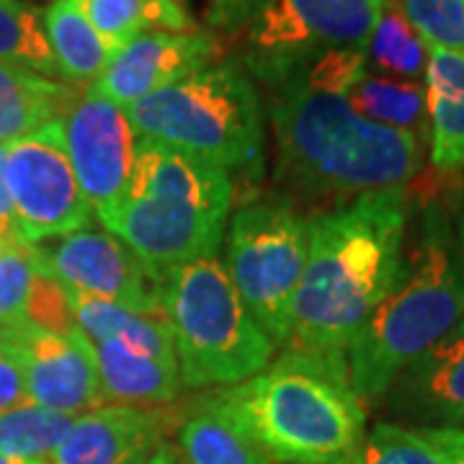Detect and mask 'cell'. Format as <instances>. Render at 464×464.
<instances>
[{
  "label": "cell",
  "mask_w": 464,
  "mask_h": 464,
  "mask_svg": "<svg viewBox=\"0 0 464 464\" xmlns=\"http://www.w3.org/2000/svg\"><path fill=\"white\" fill-rule=\"evenodd\" d=\"M72 423V415L54 413L34 402L18 405L0 415V454L44 462L63 444Z\"/></svg>",
  "instance_id": "cell-27"
},
{
  "label": "cell",
  "mask_w": 464,
  "mask_h": 464,
  "mask_svg": "<svg viewBox=\"0 0 464 464\" xmlns=\"http://www.w3.org/2000/svg\"><path fill=\"white\" fill-rule=\"evenodd\" d=\"M307 258V215L282 194L246 201L230 219L225 271L274 346H284Z\"/></svg>",
  "instance_id": "cell-8"
},
{
  "label": "cell",
  "mask_w": 464,
  "mask_h": 464,
  "mask_svg": "<svg viewBox=\"0 0 464 464\" xmlns=\"http://www.w3.org/2000/svg\"><path fill=\"white\" fill-rule=\"evenodd\" d=\"M36 264H39V258H36ZM24 320L36 331L54 333V335H78L81 333L75 325V317H72L67 289L54 276H50L42 266H36Z\"/></svg>",
  "instance_id": "cell-31"
},
{
  "label": "cell",
  "mask_w": 464,
  "mask_h": 464,
  "mask_svg": "<svg viewBox=\"0 0 464 464\" xmlns=\"http://www.w3.org/2000/svg\"><path fill=\"white\" fill-rule=\"evenodd\" d=\"M346 101L356 114L374 124L411 132L420 140L429 134L426 91L420 83L366 72L359 83L348 88Z\"/></svg>",
  "instance_id": "cell-24"
},
{
  "label": "cell",
  "mask_w": 464,
  "mask_h": 464,
  "mask_svg": "<svg viewBox=\"0 0 464 464\" xmlns=\"http://www.w3.org/2000/svg\"><path fill=\"white\" fill-rule=\"evenodd\" d=\"M0 246H26L21 237L16 209L5 179V145H0Z\"/></svg>",
  "instance_id": "cell-33"
},
{
  "label": "cell",
  "mask_w": 464,
  "mask_h": 464,
  "mask_svg": "<svg viewBox=\"0 0 464 464\" xmlns=\"http://www.w3.org/2000/svg\"><path fill=\"white\" fill-rule=\"evenodd\" d=\"M44 29L63 83L78 88L96 83L114 57V50L85 18L78 0H54L44 11Z\"/></svg>",
  "instance_id": "cell-21"
},
{
  "label": "cell",
  "mask_w": 464,
  "mask_h": 464,
  "mask_svg": "<svg viewBox=\"0 0 464 464\" xmlns=\"http://www.w3.org/2000/svg\"><path fill=\"white\" fill-rule=\"evenodd\" d=\"M181 387H235L271 364L274 343L250 315L222 258L181 266L163 286Z\"/></svg>",
  "instance_id": "cell-6"
},
{
  "label": "cell",
  "mask_w": 464,
  "mask_h": 464,
  "mask_svg": "<svg viewBox=\"0 0 464 464\" xmlns=\"http://www.w3.org/2000/svg\"><path fill=\"white\" fill-rule=\"evenodd\" d=\"M29 402L26 377L18 359L16 346L0 331V415Z\"/></svg>",
  "instance_id": "cell-32"
},
{
  "label": "cell",
  "mask_w": 464,
  "mask_h": 464,
  "mask_svg": "<svg viewBox=\"0 0 464 464\" xmlns=\"http://www.w3.org/2000/svg\"><path fill=\"white\" fill-rule=\"evenodd\" d=\"M405 227L408 188L366 194L346 207L307 215V258L286 351L346 356L351 338L398 279Z\"/></svg>",
  "instance_id": "cell-2"
},
{
  "label": "cell",
  "mask_w": 464,
  "mask_h": 464,
  "mask_svg": "<svg viewBox=\"0 0 464 464\" xmlns=\"http://www.w3.org/2000/svg\"><path fill=\"white\" fill-rule=\"evenodd\" d=\"M232 194L235 191L227 170L183 155L160 142L137 137L127 199L176 201L227 219Z\"/></svg>",
  "instance_id": "cell-16"
},
{
  "label": "cell",
  "mask_w": 464,
  "mask_h": 464,
  "mask_svg": "<svg viewBox=\"0 0 464 464\" xmlns=\"http://www.w3.org/2000/svg\"><path fill=\"white\" fill-rule=\"evenodd\" d=\"M227 219L163 199H127L103 222L163 286L170 274L197 258L215 256Z\"/></svg>",
  "instance_id": "cell-12"
},
{
  "label": "cell",
  "mask_w": 464,
  "mask_h": 464,
  "mask_svg": "<svg viewBox=\"0 0 464 464\" xmlns=\"http://www.w3.org/2000/svg\"><path fill=\"white\" fill-rule=\"evenodd\" d=\"M34 248L39 266L67 292L119 302L140 313H166L160 284L111 232L85 227Z\"/></svg>",
  "instance_id": "cell-11"
},
{
  "label": "cell",
  "mask_w": 464,
  "mask_h": 464,
  "mask_svg": "<svg viewBox=\"0 0 464 464\" xmlns=\"http://www.w3.org/2000/svg\"><path fill=\"white\" fill-rule=\"evenodd\" d=\"M215 400L274 464H335L366 433L343 359L286 351Z\"/></svg>",
  "instance_id": "cell-4"
},
{
  "label": "cell",
  "mask_w": 464,
  "mask_h": 464,
  "mask_svg": "<svg viewBox=\"0 0 464 464\" xmlns=\"http://www.w3.org/2000/svg\"><path fill=\"white\" fill-rule=\"evenodd\" d=\"M137 137L222 170H250L264 158V106L237 63H217L124 109Z\"/></svg>",
  "instance_id": "cell-5"
},
{
  "label": "cell",
  "mask_w": 464,
  "mask_h": 464,
  "mask_svg": "<svg viewBox=\"0 0 464 464\" xmlns=\"http://www.w3.org/2000/svg\"><path fill=\"white\" fill-rule=\"evenodd\" d=\"M34 246H3L0 248V331L26 325V299L36 274Z\"/></svg>",
  "instance_id": "cell-30"
},
{
  "label": "cell",
  "mask_w": 464,
  "mask_h": 464,
  "mask_svg": "<svg viewBox=\"0 0 464 464\" xmlns=\"http://www.w3.org/2000/svg\"><path fill=\"white\" fill-rule=\"evenodd\" d=\"M166 418L142 405H101L75 418L52 464H140L163 444Z\"/></svg>",
  "instance_id": "cell-17"
},
{
  "label": "cell",
  "mask_w": 464,
  "mask_h": 464,
  "mask_svg": "<svg viewBox=\"0 0 464 464\" xmlns=\"http://www.w3.org/2000/svg\"><path fill=\"white\" fill-rule=\"evenodd\" d=\"M387 0H215V26L232 29L243 70L266 88L333 50H364Z\"/></svg>",
  "instance_id": "cell-7"
},
{
  "label": "cell",
  "mask_w": 464,
  "mask_h": 464,
  "mask_svg": "<svg viewBox=\"0 0 464 464\" xmlns=\"http://www.w3.org/2000/svg\"><path fill=\"white\" fill-rule=\"evenodd\" d=\"M382 400L398 420L415 429H459L464 423V317L402 366Z\"/></svg>",
  "instance_id": "cell-15"
},
{
  "label": "cell",
  "mask_w": 464,
  "mask_h": 464,
  "mask_svg": "<svg viewBox=\"0 0 464 464\" xmlns=\"http://www.w3.org/2000/svg\"><path fill=\"white\" fill-rule=\"evenodd\" d=\"M140 464H179V451H176L173 444L163 441L160 447L155 449L150 457H145Z\"/></svg>",
  "instance_id": "cell-35"
},
{
  "label": "cell",
  "mask_w": 464,
  "mask_h": 464,
  "mask_svg": "<svg viewBox=\"0 0 464 464\" xmlns=\"http://www.w3.org/2000/svg\"><path fill=\"white\" fill-rule=\"evenodd\" d=\"M426 111L431 163L441 173L464 168V52L429 47Z\"/></svg>",
  "instance_id": "cell-19"
},
{
  "label": "cell",
  "mask_w": 464,
  "mask_h": 464,
  "mask_svg": "<svg viewBox=\"0 0 464 464\" xmlns=\"http://www.w3.org/2000/svg\"><path fill=\"white\" fill-rule=\"evenodd\" d=\"M268 91L282 186L276 194L295 207L307 201L320 215L366 194L408 188L420 176L426 140L359 116L346 93L317 88L299 75Z\"/></svg>",
  "instance_id": "cell-1"
},
{
  "label": "cell",
  "mask_w": 464,
  "mask_h": 464,
  "mask_svg": "<svg viewBox=\"0 0 464 464\" xmlns=\"http://www.w3.org/2000/svg\"><path fill=\"white\" fill-rule=\"evenodd\" d=\"M179 464H271L215 398L188 415L179 429Z\"/></svg>",
  "instance_id": "cell-22"
},
{
  "label": "cell",
  "mask_w": 464,
  "mask_h": 464,
  "mask_svg": "<svg viewBox=\"0 0 464 464\" xmlns=\"http://www.w3.org/2000/svg\"><path fill=\"white\" fill-rule=\"evenodd\" d=\"M3 333L16 346L29 402L72 418L91 413L106 402L93 346L85 341L83 333L54 335L32 325Z\"/></svg>",
  "instance_id": "cell-14"
},
{
  "label": "cell",
  "mask_w": 464,
  "mask_h": 464,
  "mask_svg": "<svg viewBox=\"0 0 464 464\" xmlns=\"http://www.w3.org/2000/svg\"><path fill=\"white\" fill-rule=\"evenodd\" d=\"M449 464H464V429H415Z\"/></svg>",
  "instance_id": "cell-34"
},
{
  "label": "cell",
  "mask_w": 464,
  "mask_h": 464,
  "mask_svg": "<svg viewBox=\"0 0 464 464\" xmlns=\"http://www.w3.org/2000/svg\"><path fill=\"white\" fill-rule=\"evenodd\" d=\"M429 47L413 26L400 14V8L387 0L382 18L366 42V67H374L380 75L413 81L426 75Z\"/></svg>",
  "instance_id": "cell-26"
},
{
  "label": "cell",
  "mask_w": 464,
  "mask_h": 464,
  "mask_svg": "<svg viewBox=\"0 0 464 464\" xmlns=\"http://www.w3.org/2000/svg\"><path fill=\"white\" fill-rule=\"evenodd\" d=\"M222 57L225 44L215 32H150L116 52L88 91L127 109L155 91L222 63Z\"/></svg>",
  "instance_id": "cell-13"
},
{
  "label": "cell",
  "mask_w": 464,
  "mask_h": 464,
  "mask_svg": "<svg viewBox=\"0 0 464 464\" xmlns=\"http://www.w3.org/2000/svg\"><path fill=\"white\" fill-rule=\"evenodd\" d=\"M459 237H462V248H464V194L459 199Z\"/></svg>",
  "instance_id": "cell-37"
},
{
  "label": "cell",
  "mask_w": 464,
  "mask_h": 464,
  "mask_svg": "<svg viewBox=\"0 0 464 464\" xmlns=\"http://www.w3.org/2000/svg\"><path fill=\"white\" fill-rule=\"evenodd\" d=\"M0 248H3V246H0Z\"/></svg>",
  "instance_id": "cell-38"
},
{
  "label": "cell",
  "mask_w": 464,
  "mask_h": 464,
  "mask_svg": "<svg viewBox=\"0 0 464 464\" xmlns=\"http://www.w3.org/2000/svg\"><path fill=\"white\" fill-rule=\"evenodd\" d=\"M65 142L78 186L101 225L127 201L137 132L121 106L85 91L65 119Z\"/></svg>",
  "instance_id": "cell-10"
},
{
  "label": "cell",
  "mask_w": 464,
  "mask_h": 464,
  "mask_svg": "<svg viewBox=\"0 0 464 464\" xmlns=\"http://www.w3.org/2000/svg\"><path fill=\"white\" fill-rule=\"evenodd\" d=\"M5 179L26 246L91 227L93 209L70 166L63 119L5 145Z\"/></svg>",
  "instance_id": "cell-9"
},
{
  "label": "cell",
  "mask_w": 464,
  "mask_h": 464,
  "mask_svg": "<svg viewBox=\"0 0 464 464\" xmlns=\"http://www.w3.org/2000/svg\"><path fill=\"white\" fill-rule=\"evenodd\" d=\"M423 181L408 217L398 279L346 348L348 384L362 402L382 400L387 387L418 353L464 317V248L459 237V191Z\"/></svg>",
  "instance_id": "cell-3"
},
{
  "label": "cell",
  "mask_w": 464,
  "mask_h": 464,
  "mask_svg": "<svg viewBox=\"0 0 464 464\" xmlns=\"http://www.w3.org/2000/svg\"><path fill=\"white\" fill-rule=\"evenodd\" d=\"M335 464H449L441 451L420 433L400 423L382 420L362 436L353 451Z\"/></svg>",
  "instance_id": "cell-28"
},
{
  "label": "cell",
  "mask_w": 464,
  "mask_h": 464,
  "mask_svg": "<svg viewBox=\"0 0 464 464\" xmlns=\"http://www.w3.org/2000/svg\"><path fill=\"white\" fill-rule=\"evenodd\" d=\"M103 398L116 405H166L179 398L181 377L176 359H160L121 338L93 343Z\"/></svg>",
  "instance_id": "cell-18"
},
{
  "label": "cell",
  "mask_w": 464,
  "mask_h": 464,
  "mask_svg": "<svg viewBox=\"0 0 464 464\" xmlns=\"http://www.w3.org/2000/svg\"><path fill=\"white\" fill-rule=\"evenodd\" d=\"M0 65H16L60 81L44 11L21 0H0Z\"/></svg>",
  "instance_id": "cell-25"
},
{
  "label": "cell",
  "mask_w": 464,
  "mask_h": 464,
  "mask_svg": "<svg viewBox=\"0 0 464 464\" xmlns=\"http://www.w3.org/2000/svg\"><path fill=\"white\" fill-rule=\"evenodd\" d=\"M85 18L114 54L150 32H194L186 0H78Z\"/></svg>",
  "instance_id": "cell-23"
},
{
  "label": "cell",
  "mask_w": 464,
  "mask_h": 464,
  "mask_svg": "<svg viewBox=\"0 0 464 464\" xmlns=\"http://www.w3.org/2000/svg\"><path fill=\"white\" fill-rule=\"evenodd\" d=\"M0 464H44V462H39V459H21V457H5V454H0Z\"/></svg>",
  "instance_id": "cell-36"
},
{
  "label": "cell",
  "mask_w": 464,
  "mask_h": 464,
  "mask_svg": "<svg viewBox=\"0 0 464 464\" xmlns=\"http://www.w3.org/2000/svg\"><path fill=\"white\" fill-rule=\"evenodd\" d=\"M426 47L464 52V0H392Z\"/></svg>",
  "instance_id": "cell-29"
},
{
  "label": "cell",
  "mask_w": 464,
  "mask_h": 464,
  "mask_svg": "<svg viewBox=\"0 0 464 464\" xmlns=\"http://www.w3.org/2000/svg\"><path fill=\"white\" fill-rule=\"evenodd\" d=\"M78 85L52 81L16 65H0V145H11L44 124L65 119L83 96Z\"/></svg>",
  "instance_id": "cell-20"
}]
</instances>
